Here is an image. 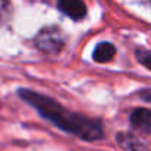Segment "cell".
<instances>
[{"mask_svg":"<svg viewBox=\"0 0 151 151\" xmlns=\"http://www.w3.org/2000/svg\"><path fill=\"white\" fill-rule=\"evenodd\" d=\"M11 15V6L8 0H0V27H2Z\"/></svg>","mask_w":151,"mask_h":151,"instance_id":"obj_8","label":"cell"},{"mask_svg":"<svg viewBox=\"0 0 151 151\" xmlns=\"http://www.w3.org/2000/svg\"><path fill=\"white\" fill-rule=\"evenodd\" d=\"M114 55H116V47L113 43H108V42L99 43L93 50V59L96 62H108L113 59Z\"/></svg>","mask_w":151,"mask_h":151,"instance_id":"obj_6","label":"cell"},{"mask_svg":"<svg viewBox=\"0 0 151 151\" xmlns=\"http://www.w3.org/2000/svg\"><path fill=\"white\" fill-rule=\"evenodd\" d=\"M117 142L126 151H150L136 136H133L132 133H127V132L119 133L117 135Z\"/></svg>","mask_w":151,"mask_h":151,"instance_id":"obj_5","label":"cell"},{"mask_svg":"<svg viewBox=\"0 0 151 151\" xmlns=\"http://www.w3.org/2000/svg\"><path fill=\"white\" fill-rule=\"evenodd\" d=\"M19 96L30 105H33L45 119L50 120L53 124L68 133H73L86 141H96L104 136V129L99 120L65 110L55 99L28 89H21Z\"/></svg>","mask_w":151,"mask_h":151,"instance_id":"obj_1","label":"cell"},{"mask_svg":"<svg viewBox=\"0 0 151 151\" xmlns=\"http://www.w3.org/2000/svg\"><path fill=\"white\" fill-rule=\"evenodd\" d=\"M58 9L74 21L83 19L88 12L83 0H58Z\"/></svg>","mask_w":151,"mask_h":151,"instance_id":"obj_3","label":"cell"},{"mask_svg":"<svg viewBox=\"0 0 151 151\" xmlns=\"http://www.w3.org/2000/svg\"><path fill=\"white\" fill-rule=\"evenodd\" d=\"M136 58L145 68L151 70V52L144 50V49H138L136 50Z\"/></svg>","mask_w":151,"mask_h":151,"instance_id":"obj_7","label":"cell"},{"mask_svg":"<svg viewBox=\"0 0 151 151\" xmlns=\"http://www.w3.org/2000/svg\"><path fill=\"white\" fill-rule=\"evenodd\" d=\"M130 123L136 130L144 133L151 132V110L148 108H136L130 114Z\"/></svg>","mask_w":151,"mask_h":151,"instance_id":"obj_4","label":"cell"},{"mask_svg":"<svg viewBox=\"0 0 151 151\" xmlns=\"http://www.w3.org/2000/svg\"><path fill=\"white\" fill-rule=\"evenodd\" d=\"M64 45H65V37L58 27H46L40 30L39 34L36 36V46L47 55L59 53Z\"/></svg>","mask_w":151,"mask_h":151,"instance_id":"obj_2","label":"cell"}]
</instances>
